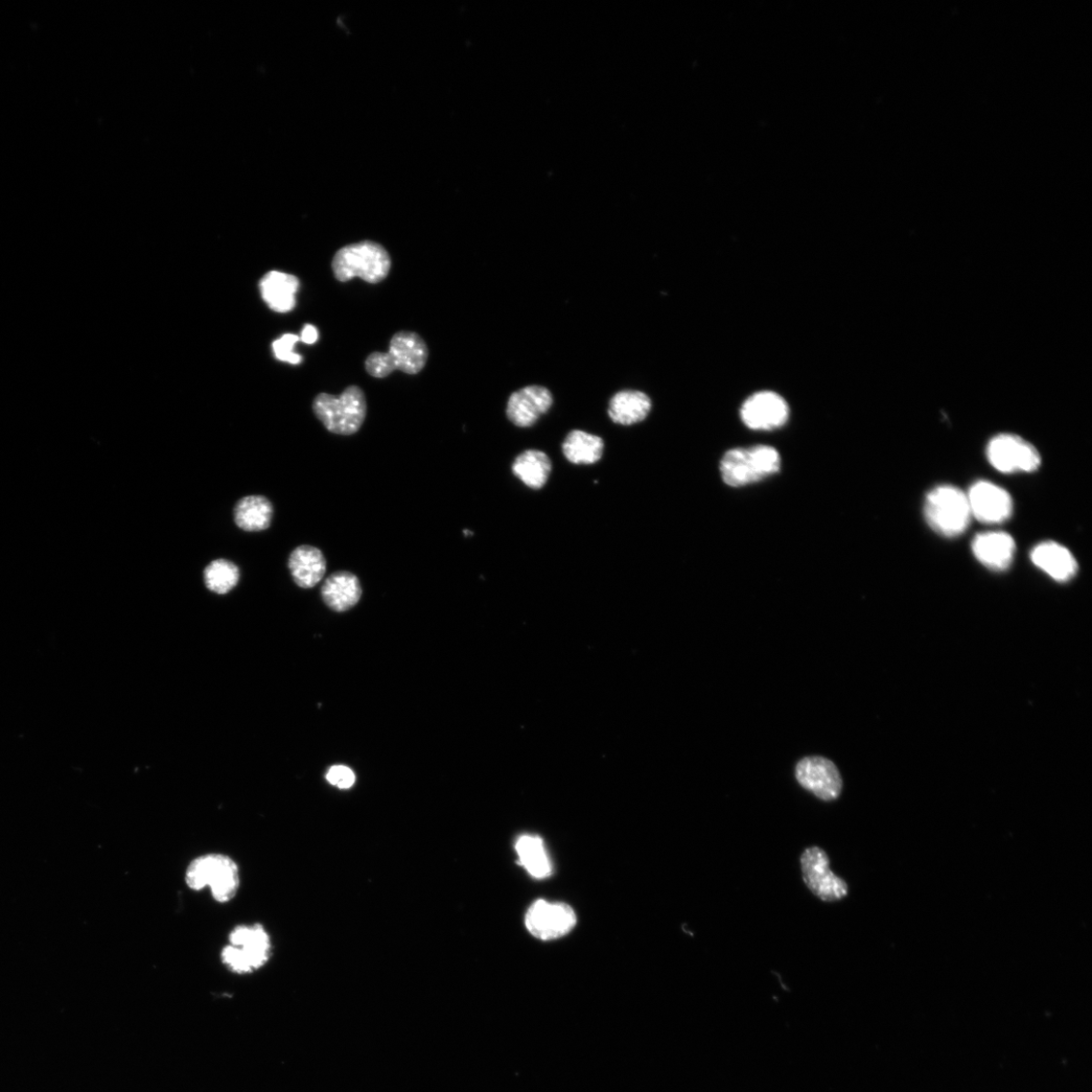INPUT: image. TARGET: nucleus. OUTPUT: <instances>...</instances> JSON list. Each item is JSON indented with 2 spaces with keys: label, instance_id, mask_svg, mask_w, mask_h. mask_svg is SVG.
I'll return each mask as SVG.
<instances>
[{
  "label": "nucleus",
  "instance_id": "10",
  "mask_svg": "<svg viewBox=\"0 0 1092 1092\" xmlns=\"http://www.w3.org/2000/svg\"><path fill=\"white\" fill-rule=\"evenodd\" d=\"M577 924V916L564 902H534L525 916L528 932L543 941L560 939L568 935Z\"/></svg>",
  "mask_w": 1092,
  "mask_h": 1092
},
{
  "label": "nucleus",
  "instance_id": "8",
  "mask_svg": "<svg viewBox=\"0 0 1092 1092\" xmlns=\"http://www.w3.org/2000/svg\"><path fill=\"white\" fill-rule=\"evenodd\" d=\"M991 466L1004 474L1033 473L1042 462L1038 450L1025 439L1014 434H999L987 447Z\"/></svg>",
  "mask_w": 1092,
  "mask_h": 1092
},
{
  "label": "nucleus",
  "instance_id": "26",
  "mask_svg": "<svg viewBox=\"0 0 1092 1092\" xmlns=\"http://www.w3.org/2000/svg\"><path fill=\"white\" fill-rule=\"evenodd\" d=\"M297 341H299V337L295 334H285L280 339L275 340L272 343L275 358L292 364L300 363L301 357L294 353V346Z\"/></svg>",
  "mask_w": 1092,
  "mask_h": 1092
},
{
  "label": "nucleus",
  "instance_id": "1",
  "mask_svg": "<svg viewBox=\"0 0 1092 1092\" xmlns=\"http://www.w3.org/2000/svg\"><path fill=\"white\" fill-rule=\"evenodd\" d=\"M185 883L189 889L201 891L210 889L213 898L221 904L234 900L240 889V871L231 857L210 853L193 859L187 872Z\"/></svg>",
  "mask_w": 1092,
  "mask_h": 1092
},
{
  "label": "nucleus",
  "instance_id": "13",
  "mask_svg": "<svg viewBox=\"0 0 1092 1092\" xmlns=\"http://www.w3.org/2000/svg\"><path fill=\"white\" fill-rule=\"evenodd\" d=\"M743 423L755 430H771L783 426L788 421L786 401L773 391L755 393L742 405Z\"/></svg>",
  "mask_w": 1092,
  "mask_h": 1092
},
{
  "label": "nucleus",
  "instance_id": "27",
  "mask_svg": "<svg viewBox=\"0 0 1092 1092\" xmlns=\"http://www.w3.org/2000/svg\"><path fill=\"white\" fill-rule=\"evenodd\" d=\"M328 781L340 789L352 788L356 783V774L348 766L333 765L327 775Z\"/></svg>",
  "mask_w": 1092,
  "mask_h": 1092
},
{
  "label": "nucleus",
  "instance_id": "28",
  "mask_svg": "<svg viewBox=\"0 0 1092 1092\" xmlns=\"http://www.w3.org/2000/svg\"><path fill=\"white\" fill-rule=\"evenodd\" d=\"M318 338H319L318 329L315 327H313V325H310V324L305 325L303 331H301V336H300L299 340H301V341H303L304 343H307V344H314V343L317 342Z\"/></svg>",
  "mask_w": 1092,
  "mask_h": 1092
},
{
  "label": "nucleus",
  "instance_id": "16",
  "mask_svg": "<svg viewBox=\"0 0 1092 1092\" xmlns=\"http://www.w3.org/2000/svg\"><path fill=\"white\" fill-rule=\"evenodd\" d=\"M1031 560L1037 568L1061 583L1074 578L1078 571L1077 561L1072 551L1054 542H1045L1035 546Z\"/></svg>",
  "mask_w": 1092,
  "mask_h": 1092
},
{
  "label": "nucleus",
  "instance_id": "12",
  "mask_svg": "<svg viewBox=\"0 0 1092 1092\" xmlns=\"http://www.w3.org/2000/svg\"><path fill=\"white\" fill-rule=\"evenodd\" d=\"M972 517L985 524H1001L1013 515L1011 495L992 483H975L967 494Z\"/></svg>",
  "mask_w": 1092,
  "mask_h": 1092
},
{
  "label": "nucleus",
  "instance_id": "24",
  "mask_svg": "<svg viewBox=\"0 0 1092 1092\" xmlns=\"http://www.w3.org/2000/svg\"><path fill=\"white\" fill-rule=\"evenodd\" d=\"M604 441L598 436L583 430L571 431L563 444L565 457L574 464H594L604 453Z\"/></svg>",
  "mask_w": 1092,
  "mask_h": 1092
},
{
  "label": "nucleus",
  "instance_id": "11",
  "mask_svg": "<svg viewBox=\"0 0 1092 1092\" xmlns=\"http://www.w3.org/2000/svg\"><path fill=\"white\" fill-rule=\"evenodd\" d=\"M798 783L824 801H832L842 794L843 780L835 764L823 757L801 760L796 771Z\"/></svg>",
  "mask_w": 1092,
  "mask_h": 1092
},
{
  "label": "nucleus",
  "instance_id": "2",
  "mask_svg": "<svg viewBox=\"0 0 1092 1092\" xmlns=\"http://www.w3.org/2000/svg\"><path fill=\"white\" fill-rule=\"evenodd\" d=\"M336 280L347 283L355 277L368 284H379L388 277L391 260L387 249L374 241H361L339 249L332 261Z\"/></svg>",
  "mask_w": 1092,
  "mask_h": 1092
},
{
  "label": "nucleus",
  "instance_id": "19",
  "mask_svg": "<svg viewBox=\"0 0 1092 1092\" xmlns=\"http://www.w3.org/2000/svg\"><path fill=\"white\" fill-rule=\"evenodd\" d=\"M299 287L297 277L293 274L270 271L261 282V291L265 303L276 313H289L296 307V294Z\"/></svg>",
  "mask_w": 1092,
  "mask_h": 1092
},
{
  "label": "nucleus",
  "instance_id": "4",
  "mask_svg": "<svg viewBox=\"0 0 1092 1092\" xmlns=\"http://www.w3.org/2000/svg\"><path fill=\"white\" fill-rule=\"evenodd\" d=\"M428 358L427 344L421 335L401 331L391 337L389 353L369 355L365 360V369L369 376L376 379H385L394 370L417 375L425 367Z\"/></svg>",
  "mask_w": 1092,
  "mask_h": 1092
},
{
  "label": "nucleus",
  "instance_id": "14",
  "mask_svg": "<svg viewBox=\"0 0 1092 1092\" xmlns=\"http://www.w3.org/2000/svg\"><path fill=\"white\" fill-rule=\"evenodd\" d=\"M553 398L550 390L542 386H528L511 394L506 414L511 423L520 428L536 424L540 418L551 408Z\"/></svg>",
  "mask_w": 1092,
  "mask_h": 1092
},
{
  "label": "nucleus",
  "instance_id": "21",
  "mask_svg": "<svg viewBox=\"0 0 1092 1092\" xmlns=\"http://www.w3.org/2000/svg\"><path fill=\"white\" fill-rule=\"evenodd\" d=\"M551 461L546 453L529 450L519 454L514 464V475L532 490H540L551 473Z\"/></svg>",
  "mask_w": 1092,
  "mask_h": 1092
},
{
  "label": "nucleus",
  "instance_id": "5",
  "mask_svg": "<svg viewBox=\"0 0 1092 1092\" xmlns=\"http://www.w3.org/2000/svg\"><path fill=\"white\" fill-rule=\"evenodd\" d=\"M313 410L329 432L338 435L356 434L362 426L367 405L363 390L357 386L345 389L340 396L319 393L314 399Z\"/></svg>",
  "mask_w": 1092,
  "mask_h": 1092
},
{
  "label": "nucleus",
  "instance_id": "15",
  "mask_svg": "<svg viewBox=\"0 0 1092 1092\" xmlns=\"http://www.w3.org/2000/svg\"><path fill=\"white\" fill-rule=\"evenodd\" d=\"M972 551L979 562L994 572L1007 571L1015 552V543L1009 533H981L972 542Z\"/></svg>",
  "mask_w": 1092,
  "mask_h": 1092
},
{
  "label": "nucleus",
  "instance_id": "6",
  "mask_svg": "<svg viewBox=\"0 0 1092 1092\" xmlns=\"http://www.w3.org/2000/svg\"><path fill=\"white\" fill-rule=\"evenodd\" d=\"M923 514L929 527L946 538L960 536L972 518L967 494L954 485H940L929 492Z\"/></svg>",
  "mask_w": 1092,
  "mask_h": 1092
},
{
  "label": "nucleus",
  "instance_id": "20",
  "mask_svg": "<svg viewBox=\"0 0 1092 1092\" xmlns=\"http://www.w3.org/2000/svg\"><path fill=\"white\" fill-rule=\"evenodd\" d=\"M652 406V400L645 392L625 390L616 392L611 398L608 415L615 424L631 426L643 421Z\"/></svg>",
  "mask_w": 1092,
  "mask_h": 1092
},
{
  "label": "nucleus",
  "instance_id": "7",
  "mask_svg": "<svg viewBox=\"0 0 1092 1092\" xmlns=\"http://www.w3.org/2000/svg\"><path fill=\"white\" fill-rule=\"evenodd\" d=\"M781 457L772 447L757 446L728 452L720 463L725 483L741 486L762 481L780 471Z\"/></svg>",
  "mask_w": 1092,
  "mask_h": 1092
},
{
  "label": "nucleus",
  "instance_id": "17",
  "mask_svg": "<svg viewBox=\"0 0 1092 1092\" xmlns=\"http://www.w3.org/2000/svg\"><path fill=\"white\" fill-rule=\"evenodd\" d=\"M327 567L324 554L314 546H298L290 555L289 569L299 588H314L327 574Z\"/></svg>",
  "mask_w": 1092,
  "mask_h": 1092
},
{
  "label": "nucleus",
  "instance_id": "23",
  "mask_svg": "<svg viewBox=\"0 0 1092 1092\" xmlns=\"http://www.w3.org/2000/svg\"><path fill=\"white\" fill-rule=\"evenodd\" d=\"M519 865L536 879H546L552 873L550 858L541 836L524 834L515 845Z\"/></svg>",
  "mask_w": 1092,
  "mask_h": 1092
},
{
  "label": "nucleus",
  "instance_id": "9",
  "mask_svg": "<svg viewBox=\"0 0 1092 1092\" xmlns=\"http://www.w3.org/2000/svg\"><path fill=\"white\" fill-rule=\"evenodd\" d=\"M800 865L805 886L821 900L835 902L848 895L847 882L830 870L829 858L822 848L806 849L800 857Z\"/></svg>",
  "mask_w": 1092,
  "mask_h": 1092
},
{
  "label": "nucleus",
  "instance_id": "18",
  "mask_svg": "<svg viewBox=\"0 0 1092 1092\" xmlns=\"http://www.w3.org/2000/svg\"><path fill=\"white\" fill-rule=\"evenodd\" d=\"M362 589L359 577L350 572H336L325 580L322 598L327 606L336 611L345 612L359 602Z\"/></svg>",
  "mask_w": 1092,
  "mask_h": 1092
},
{
  "label": "nucleus",
  "instance_id": "22",
  "mask_svg": "<svg viewBox=\"0 0 1092 1092\" xmlns=\"http://www.w3.org/2000/svg\"><path fill=\"white\" fill-rule=\"evenodd\" d=\"M273 507L270 501L260 495L247 496L235 506L236 525L246 532H260L270 526Z\"/></svg>",
  "mask_w": 1092,
  "mask_h": 1092
},
{
  "label": "nucleus",
  "instance_id": "3",
  "mask_svg": "<svg viewBox=\"0 0 1092 1092\" xmlns=\"http://www.w3.org/2000/svg\"><path fill=\"white\" fill-rule=\"evenodd\" d=\"M271 940L261 923L236 925L229 934V944L221 952L222 963L238 975L264 968L271 957Z\"/></svg>",
  "mask_w": 1092,
  "mask_h": 1092
},
{
  "label": "nucleus",
  "instance_id": "25",
  "mask_svg": "<svg viewBox=\"0 0 1092 1092\" xmlns=\"http://www.w3.org/2000/svg\"><path fill=\"white\" fill-rule=\"evenodd\" d=\"M205 587L213 593L225 595L234 590L240 579L238 567L230 561H213L203 571Z\"/></svg>",
  "mask_w": 1092,
  "mask_h": 1092
}]
</instances>
